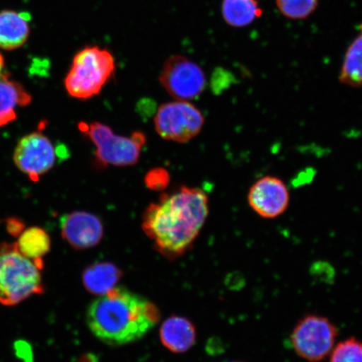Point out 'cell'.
<instances>
[{"mask_svg": "<svg viewBox=\"0 0 362 362\" xmlns=\"http://www.w3.org/2000/svg\"><path fill=\"white\" fill-rule=\"evenodd\" d=\"M208 214L206 193L184 187L149 205L142 217V228L161 255L175 259L192 246Z\"/></svg>", "mask_w": 362, "mask_h": 362, "instance_id": "6da1fadb", "label": "cell"}, {"mask_svg": "<svg viewBox=\"0 0 362 362\" xmlns=\"http://www.w3.org/2000/svg\"><path fill=\"white\" fill-rule=\"evenodd\" d=\"M160 319V310L153 302L122 286L94 300L86 314L90 332L112 346L139 341Z\"/></svg>", "mask_w": 362, "mask_h": 362, "instance_id": "7a4b0ae2", "label": "cell"}, {"mask_svg": "<svg viewBox=\"0 0 362 362\" xmlns=\"http://www.w3.org/2000/svg\"><path fill=\"white\" fill-rule=\"evenodd\" d=\"M43 268L23 256L16 243H0V305L16 306L42 294Z\"/></svg>", "mask_w": 362, "mask_h": 362, "instance_id": "3957f363", "label": "cell"}, {"mask_svg": "<svg viewBox=\"0 0 362 362\" xmlns=\"http://www.w3.org/2000/svg\"><path fill=\"white\" fill-rule=\"evenodd\" d=\"M115 59L107 49L97 45L81 49L72 60L64 84L68 94L89 99L100 93L115 71Z\"/></svg>", "mask_w": 362, "mask_h": 362, "instance_id": "277c9868", "label": "cell"}, {"mask_svg": "<svg viewBox=\"0 0 362 362\" xmlns=\"http://www.w3.org/2000/svg\"><path fill=\"white\" fill-rule=\"evenodd\" d=\"M80 129L96 146L97 160L105 166L125 167L137 164L146 143V136L142 133L135 132L130 137H124L113 133L110 127L98 122L81 124Z\"/></svg>", "mask_w": 362, "mask_h": 362, "instance_id": "5b68a950", "label": "cell"}, {"mask_svg": "<svg viewBox=\"0 0 362 362\" xmlns=\"http://www.w3.org/2000/svg\"><path fill=\"white\" fill-rule=\"evenodd\" d=\"M339 332L327 317L309 314L303 316L291 334V346L298 356L309 362L327 358L336 346Z\"/></svg>", "mask_w": 362, "mask_h": 362, "instance_id": "8992f818", "label": "cell"}, {"mask_svg": "<svg viewBox=\"0 0 362 362\" xmlns=\"http://www.w3.org/2000/svg\"><path fill=\"white\" fill-rule=\"evenodd\" d=\"M200 110L187 101L162 104L155 117L156 130L163 139L187 143L200 134L204 125Z\"/></svg>", "mask_w": 362, "mask_h": 362, "instance_id": "52a82bcc", "label": "cell"}, {"mask_svg": "<svg viewBox=\"0 0 362 362\" xmlns=\"http://www.w3.org/2000/svg\"><path fill=\"white\" fill-rule=\"evenodd\" d=\"M160 81L172 98L181 101L200 96L206 84L201 66L180 55L167 59L162 67Z\"/></svg>", "mask_w": 362, "mask_h": 362, "instance_id": "ba28073f", "label": "cell"}, {"mask_svg": "<svg viewBox=\"0 0 362 362\" xmlns=\"http://www.w3.org/2000/svg\"><path fill=\"white\" fill-rule=\"evenodd\" d=\"M56 157L51 140L40 132L24 136L13 151V163L17 168L34 182L53 168Z\"/></svg>", "mask_w": 362, "mask_h": 362, "instance_id": "9c48e42d", "label": "cell"}, {"mask_svg": "<svg viewBox=\"0 0 362 362\" xmlns=\"http://www.w3.org/2000/svg\"><path fill=\"white\" fill-rule=\"evenodd\" d=\"M291 201L287 185L275 176L257 180L247 194L248 205L262 218L274 219L288 209Z\"/></svg>", "mask_w": 362, "mask_h": 362, "instance_id": "30bf717a", "label": "cell"}, {"mask_svg": "<svg viewBox=\"0 0 362 362\" xmlns=\"http://www.w3.org/2000/svg\"><path fill=\"white\" fill-rule=\"evenodd\" d=\"M62 238L78 250L93 248L102 241L104 234L103 221L88 211H76L61 220Z\"/></svg>", "mask_w": 362, "mask_h": 362, "instance_id": "8fae6325", "label": "cell"}, {"mask_svg": "<svg viewBox=\"0 0 362 362\" xmlns=\"http://www.w3.org/2000/svg\"><path fill=\"white\" fill-rule=\"evenodd\" d=\"M197 329L185 317L172 315L163 322L160 338L163 346L171 352L180 354L193 347L197 341Z\"/></svg>", "mask_w": 362, "mask_h": 362, "instance_id": "7c38bea8", "label": "cell"}, {"mask_svg": "<svg viewBox=\"0 0 362 362\" xmlns=\"http://www.w3.org/2000/svg\"><path fill=\"white\" fill-rule=\"evenodd\" d=\"M123 277V272L113 262H93L85 269L81 276L86 291L98 297L105 296L117 287Z\"/></svg>", "mask_w": 362, "mask_h": 362, "instance_id": "4fadbf2b", "label": "cell"}, {"mask_svg": "<svg viewBox=\"0 0 362 362\" xmlns=\"http://www.w3.org/2000/svg\"><path fill=\"white\" fill-rule=\"evenodd\" d=\"M33 100L30 94L4 72L0 76V128L15 121L16 107H25Z\"/></svg>", "mask_w": 362, "mask_h": 362, "instance_id": "5bb4252c", "label": "cell"}, {"mask_svg": "<svg viewBox=\"0 0 362 362\" xmlns=\"http://www.w3.org/2000/svg\"><path fill=\"white\" fill-rule=\"evenodd\" d=\"M30 26L24 13H0V48L11 51L22 47L29 37Z\"/></svg>", "mask_w": 362, "mask_h": 362, "instance_id": "9a60e30c", "label": "cell"}, {"mask_svg": "<svg viewBox=\"0 0 362 362\" xmlns=\"http://www.w3.org/2000/svg\"><path fill=\"white\" fill-rule=\"evenodd\" d=\"M16 245L23 256L44 267L43 259L51 251L52 240L47 230L30 226L18 236Z\"/></svg>", "mask_w": 362, "mask_h": 362, "instance_id": "2e32d148", "label": "cell"}, {"mask_svg": "<svg viewBox=\"0 0 362 362\" xmlns=\"http://www.w3.org/2000/svg\"><path fill=\"white\" fill-rule=\"evenodd\" d=\"M221 13L224 21L237 28L250 25L262 15L257 0H223Z\"/></svg>", "mask_w": 362, "mask_h": 362, "instance_id": "e0dca14e", "label": "cell"}, {"mask_svg": "<svg viewBox=\"0 0 362 362\" xmlns=\"http://www.w3.org/2000/svg\"><path fill=\"white\" fill-rule=\"evenodd\" d=\"M339 80L351 88L362 87V23L360 34L348 47Z\"/></svg>", "mask_w": 362, "mask_h": 362, "instance_id": "ac0fdd59", "label": "cell"}, {"mask_svg": "<svg viewBox=\"0 0 362 362\" xmlns=\"http://www.w3.org/2000/svg\"><path fill=\"white\" fill-rule=\"evenodd\" d=\"M329 362H362V341L350 337L336 344L330 352Z\"/></svg>", "mask_w": 362, "mask_h": 362, "instance_id": "d6986e66", "label": "cell"}, {"mask_svg": "<svg viewBox=\"0 0 362 362\" xmlns=\"http://www.w3.org/2000/svg\"><path fill=\"white\" fill-rule=\"evenodd\" d=\"M319 0H276L277 7L285 17L291 20H303L316 10Z\"/></svg>", "mask_w": 362, "mask_h": 362, "instance_id": "ffe728a7", "label": "cell"}, {"mask_svg": "<svg viewBox=\"0 0 362 362\" xmlns=\"http://www.w3.org/2000/svg\"><path fill=\"white\" fill-rule=\"evenodd\" d=\"M170 175L168 171L163 168L153 169L148 172L146 177V184L148 189L153 191H162L168 187Z\"/></svg>", "mask_w": 362, "mask_h": 362, "instance_id": "44dd1931", "label": "cell"}, {"mask_svg": "<svg viewBox=\"0 0 362 362\" xmlns=\"http://www.w3.org/2000/svg\"><path fill=\"white\" fill-rule=\"evenodd\" d=\"M6 228L8 233L11 236L17 237L24 230L25 225L22 223L20 219L16 218V217H11L6 221Z\"/></svg>", "mask_w": 362, "mask_h": 362, "instance_id": "7402d4cb", "label": "cell"}, {"mask_svg": "<svg viewBox=\"0 0 362 362\" xmlns=\"http://www.w3.org/2000/svg\"><path fill=\"white\" fill-rule=\"evenodd\" d=\"M4 59L1 54H0V76L4 74Z\"/></svg>", "mask_w": 362, "mask_h": 362, "instance_id": "603a6c76", "label": "cell"}, {"mask_svg": "<svg viewBox=\"0 0 362 362\" xmlns=\"http://www.w3.org/2000/svg\"><path fill=\"white\" fill-rule=\"evenodd\" d=\"M226 362H246V361H226Z\"/></svg>", "mask_w": 362, "mask_h": 362, "instance_id": "cb8c5ba5", "label": "cell"}]
</instances>
